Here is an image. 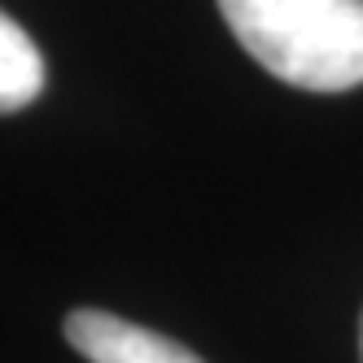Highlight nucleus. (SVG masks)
<instances>
[{
  "label": "nucleus",
  "mask_w": 363,
  "mask_h": 363,
  "mask_svg": "<svg viewBox=\"0 0 363 363\" xmlns=\"http://www.w3.org/2000/svg\"><path fill=\"white\" fill-rule=\"evenodd\" d=\"M241 48L306 92L363 84V0H219Z\"/></svg>",
  "instance_id": "nucleus-1"
},
{
  "label": "nucleus",
  "mask_w": 363,
  "mask_h": 363,
  "mask_svg": "<svg viewBox=\"0 0 363 363\" xmlns=\"http://www.w3.org/2000/svg\"><path fill=\"white\" fill-rule=\"evenodd\" d=\"M66 342L88 363H201L189 346L171 342V337L92 306L66 315Z\"/></svg>",
  "instance_id": "nucleus-2"
},
{
  "label": "nucleus",
  "mask_w": 363,
  "mask_h": 363,
  "mask_svg": "<svg viewBox=\"0 0 363 363\" xmlns=\"http://www.w3.org/2000/svg\"><path fill=\"white\" fill-rule=\"evenodd\" d=\"M44 92V57L35 40L0 9V114L27 110Z\"/></svg>",
  "instance_id": "nucleus-3"
},
{
  "label": "nucleus",
  "mask_w": 363,
  "mask_h": 363,
  "mask_svg": "<svg viewBox=\"0 0 363 363\" xmlns=\"http://www.w3.org/2000/svg\"><path fill=\"white\" fill-rule=\"evenodd\" d=\"M359 350H363V320H359Z\"/></svg>",
  "instance_id": "nucleus-4"
}]
</instances>
